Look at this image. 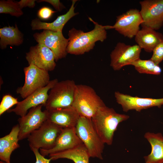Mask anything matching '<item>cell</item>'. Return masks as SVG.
Here are the masks:
<instances>
[{
    "label": "cell",
    "mask_w": 163,
    "mask_h": 163,
    "mask_svg": "<svg viewBox=\"0 0 163 163\" xmlns=\"http://www.w3.org/2000/svg\"><path fill=\"white\" fill-rule=\"evenodd\" d=\"M34 152L36 158L35 163H50L51 159L45 158L39 152V150L34 148H30Z\"/></svg>",
    "instance_id": "29"
},
{
    "label": "cell",
    "mask_w": 163,
    "mask_h": 163,
    "mask_svg": "<svg viewBox=\"0 0 163 163\" xmlns=\"http://www.w3.org/2000/svg\"><path fill=\"white\" fill-rule=\"evenodd\" d=\"M62 129L47 120L27 138L30 148L38 150L52 149Z\"/></svg>",
    "instance_id": "7"
},
{
    "label": "cell",
    "mask_w": 163,
    "mask_h": 163,
    "mask_svg": "<svg viewBox=\"0 0 163 163\" xmlns=\"http://www.w3.org/2000/svg\"><path fill=\"white\" fill-rule=\"evenodd\" d=\"M25 58L29 65L33 64L48 72L53 70L56 66L53 53L42 44L38 43L30 47L29 52L26 53Z\"/></svg>",
    "instance_id": "14"
},
{
    "label": "cell",
    "mask_w": 163,
    "mask_h": 163,
    "mask_svg": "<svg viewBox=\"0 0 163 163\" xmlns=\"http://www.w3.org/2000/svg\"><path fill=\"white\" fill-rule=\"evenodd\" d=\"M58 82L57 79L50 80L45 87L34 91L24 99L19 101L14 108L10 109L8 113L13 112L21 117L25 115L28 110L40 105L44 106L48 97V91Z\"/></svg>",
    "instance_id": "13"
},
{
    "label": "cell",
    "mask_w": 163,
    "mask_h": 163,
    "mask_svg": "<svg viewBox=\"0 0 163 163\" xmlns=\"http://www.w3.org/2000/svg\"><path fill=\"white\" fill-rule=\"evenodd\" d=\"M129 117L128 115L117 113L113 108L105 105L100 108L91 119L102 141L104 144L110 145L119 124Z\"/></svg>",
    "instance_id": "2"
},
{
    "label": "cell",
    "mask_w": 163,
    "mask_h": 163,
    "mask_svg": "<svg viewBox=\"0 0 163 163\" xmlns=\"http://www.w3.org/2000/svg\"><path fill=\"white\" fill-rule=\"evenodd\" d=\"M25 81L23 86L18 88L16 92L23 98L47 85L50 82L48 71L30 64L24 68Z\"/></svg>",
    "instance_id": "6"
},
{
    "label": "cell",
    "mask_w": 163,
    "mask_h": 163,
    "mask_svg": "<svg viewBox=\"0 0 163 163\" xmlns=\"http://www.w3.org/2000/svg\"><path fill=\"white\" fill-rule=\"evenodd\" d=\"M35 0H21L18 2L20 8L22 9L23 8L28 7L30 8H34L35 6Z\"/></svg>",
    "instance_id": "31"
},
{
    "label": "cell",
    "mask_w": 163,
    "mask_h": 163,
    "mask_svg": "<svg viewBox=\"0 0 163 163\" xmlns=\"http://www.w3.org/2000/svg\"><path fill=\"white\" fill-rule=\"evenodd\" d=\"M152 52L153 54L150 59L159 65L163 60V41L155 47Z\"/></svg>",
    "instance_id": "27"
},
{
    "label": "cell",
    "mask_w": 163,
    "mask_h": 163,
    "mask_svg": "<svg viewBox=\"0 0 163 163\" xmlns=\"http://www.w3.org/2000/svg\"><path fill=\"white\" fill-rule=\"evenodd\" d=\"M38 43L43 44L50 49L54 54L56 62L66 56V48L69 40L63 36L62 31L55 32L43 30L33 35Z\"/></svg>",
    "instance_id": "9"
},
{
    "label": "cell",
    "mask_w": 163,
    "mask_h": 163,
    "mask_svg": "<svg viewBox=\"0 0 163 163\" xmlns=\"http://www.w3.org/2000/svg\"><path fill=\"white\" fill-rule=\"evenodd\" d=\"M48 111L47 120L62 128L75 127L80 117L72 107Z\"/></svg>",
    "instance_id": "17"
},
{
    "label": "cell",
    "mask_w": 163,
    "mask_h": 163,
    "mask_svg": "<svg viewBox=\"0 0 163 163\" xmlns=\"http://www.w3.org/2000/svg\"><path fill=\"white\" fill-rule=\"evenodd\" d=\"M0 47L3 50L8 45L18 46L23 42V34L16 24L15 27L9 26L0 29Z\"/></svg>",
    "instance_id": "23"
},
{
    "label": "cell",
    "mask_w": 163,
    "mask_h": 163,
    "mask_svg": "<svg viewBox=\"0 0 163 163\" xmlns=\"http://www.w3.org/2000/svg\"><path fill=\"white\" fill-rule=\"evenodd\" d=\"M143 20L142 27L156 30L163 25V0H145L139 2Z\"/></svg>",
    "instance_id": "11"
},
{
    "label": "cell",
    "mask_w": 163,
    "mask_h": 163,
    "mask_svg": "<svg viewBox=\"0 0 163 163\" xmlns=\"http://www.w3.org/2000/svg\"><path fill=\"white\" fill-rule=\"evenodd\" d=\"M131 65L133 66L140 73L159 75L161 72L159 65L150 59L142 60L139 58L132 62Z\"/></svg>",
    "instance_id": "24"
},
{
    "label": "cell",
    "mask_w": 163,
    "mask_h": 163,
    "mask_svg": "<svg viewBox=\"0 0 163 163\" xmlns=\"http://www.w3.org/2000/svg\"></svg>",
    "instance_id": "33"
},
{
    "label": "cell",
    "mask_w": 163,
    "mask_h": 163,
    "mask_svg": "<svg viewBox=\"0 0 163 163\" xmlns=\"http://www.w3.org/2000/svg\"><path fill=\"white\" fill-rule=\"evenodd\" d=\"M114 96L117 102L121 105L125 112L132 110L140 112L153 107L160 108L163 106V98L155 99L133 97L118 91L115 92Z\"/></svg>",
    "instance_id": "15"
},
{
    "label": "cell",
    "mask_w": 163,
    "mask_h": 163,
    "mask_svg": "<svg viewBox=\"0 0 163 163\" xmlns=\"http://www.w3.org/2000/svg\"><path fill=\"white\" fill-rule=\"evenodd\" d=\"M37 2H48L51 4L56 11H61L65 8L64 6L60 2L59 0H37Z\"/></svg>",
    "instance_id": "30"
},
{
    "label": "cell",
    "mask_w": 163,
    "mask_h": 163,
    "mask_svg": "<svg viewBox=\"0 0 163 163\" xmlns=\"http://www.w3.org/2000/svg\"><path fill=\"white\" fill-rule=\"evenodd\" d=\"M76 85L73 80L57 82L50 90L44 106L46 109L49 111L72 107Z\"/></svg>",
    "instance_id": "5"
},
{
    "label": "cell",
    "mask_w": 163,
    "mask_h": 163,
    "mask_svg": "<svg viewBox=\"0 0 163 163\" xmlns=\"http://www.w3.org/2000/svg\"><path fill=\"white\" fill-rule=\"evenodd\" d=\"M150 144L151 151L144 156L145 163H163V136L161 133L147 132L144 135Z\"/></svg>",
    "instance_id": "21"
},
{
    "label": "cell",
    "mask_w": 163,
    "mask_h": 163,
    "mask_svg": "<svg viewBox=\"0 0 163 163\" xmlns=\"http://www.w3.org/2000/svg\"><path fill=\"white\" fill-rule=\"evenodd\" d=\"M89 19L94 24V29L91 31L85 32L74 28L69 30L67 53L82 55L92 50L97 41L102 42L106 39L107 33L104 26L99 24L91 18Z\"/></svg>",
    "instance_id": "1"
},
{
    "label": "cell",
    "mask_w": 163,
    "mask_h": 163,
    "mask_svg": "<svg viewBox=\"0 0 163 163\" xmlns=\"http://www.w3.org/2000/svg\"><path fill=\"white\" fill-rule=\"evenodd\" d=\"M143 23L140 11L130 9L117 17L115 24L112 26H104L106 30L114 29L120 34L130 39L135 37Z\"/></svg>",
    "instance_id": "8"
},
{
    "label": "cell",
    "mask_w": 163,
    "mask_h": 163,
    "mask_svg": "<svg viewBox=\"0 0 163 163\" xmlns=\"http://www.w3.org/2000/svg\"><path fill=\"white\" fill-rule=\"evenodd\" d=\"M82 143L76 133L75 127L62 128L54 147L49 150L40 149V153L45 157L73 148Z\"/></svg>",
    "instance_id": "16"
},
{
    "label": "cell",
    "mask_w": 163,
    "mask_h": 163,
    "mask_svg": "<svg viewBox=\"0 0 163 163\" xmlns=\"http://www.w3.org/2000/svg\"><path fill=\"white\" fill-rule=\"evenodd\" d=\"M105 104L91 87L77 85L72 107L80 116L91 119L98 110Z\"/></svg>",
    "instance_id": "3"
},
{
    "label": "cell",
    "mask_w": 163,
    "mask_h": 163,
    "mask_svg": "<svg viewBox=\"0 0 163 163\" xmlns=\"http://www.w3.org/2000/svg\"><path fill=\"white\" fill-rule=\"evenodd\" d=\"M0 13L9 14L17 17L21 16L23 14L18 1L11 0H0Z\"/></svg>",
    "instance_id": "25"
},
{
    "label": "cell",
    "mask_w": 163,
    "mask_h": 163,
    "mask_svg": "<svg viewBox=\"0 0 163 163\" xmlns=\"http://www.w3.org/2000/svg\"><path fill=\"white\" fill-rule=\"evenodd\" d=\"M142 49L137 44L133 46L119 42L110 54V66L115 71L131 64L140 58Z\"/></svg>",
    "instance_id": "12"
},
{
    "label": "cell",
    "mask_w": 163,
    "mask_h": 163,
    "mask_svg": "<svg viewBox=\"0 0 163 163\" xmlns=\"http://www.w3.org/2000/svg\"><path fill=\"white\" fill-rule=\"evenodd\" d=\"M19 127L14 126L8 134L0 139V159L7 163H11V156L15 150L20 147L18 143Z\"/></svg>",
    "instance_id": "20"
},
{
    "label": "cell",
    "mask_w": 163,
    "mask_h": 163,
    "mask_svg": "<svg viewBox=\"0 0 163 163\" xmlns=\"http://www.w3.org/2000/svg\"><path fill=\"white\" fill-rule=\"evenodd\" d=\"M77 0L72 1V5L69 10L65 14L58 16L56 19L51 23L42 22L38 18L33 20L30 26L32 30H47L55 32L62 31L67 22L78 13L75 12V5Z\"/></svg>",
    "instance_id": "18"
},
{
    "label": "cell",
    "mask_w": 163,
    "mask_h": 163,
    "mask_svg": "<svg viewBox=\"0 0 163 163\" xmlns=\"http://www.w3.org/2000/svg\"><path fill=\"white\" fill-rule=\"evenodd\" d=\"M18 102L17 98L10 94H7L3 96L0 104V115L14 105H17Z\"/></svg>",
    "instance_id": "26"
},
{
    "label": "cell",
    "mask_w": 163,
    "mask_h": 163,
    "mask_svg": "<svg viewBox=\"0 0 163 163\" xmlns=\"http://www.w3.org/2000/svg\"><path fill=\"white\" fill-rule=\"evenodd\" d=\"M43 105L30 109L24 116L18 119L19 127V140L27 138L34 130L38 129L48 119V111H43Z\"/></svg>",
    "instance_id": "10"
},
{
    "label": "cell",
    "mask_w": 163,
    "mask_h": 163,
    "mask_svg": "<svg viewBox=\"0 0 163 163\" xmlns=\"http://www.w3.org/2000/svg\"><path fill=\"white\" fill-rule=\"evenodd\" d=\"M135 41L141 49L151 53L155 47L163 41V35L151 28L142 27L135 37Z\"/></svg>",
    "instance_id": "19"
},
{
    "label": "cell",
    "mask_w": 163,
    "mask_h": 163,
    "mask_svg": "<svg viewBox=\"0 0 163 163\" xmlns=\"http://www.w3.org/2000/svg\"><path fill=\"white\" fill-rule=\"evenodd\" d=\"M75 128L77 135L86 147L90 157L102 160L105 144L98 135L91 119L80 116Z\"/></svg>",
    "instance_id": "4"
},
{
    "label": "cell",
    "mask_w": 163,
    "mask_h": 163,
    "mask_svg": "<svg viewBox=\"0 0 163 163\" xmlns=\"http://www.w3.org/2000/svg\"><path fill=\"white\" fill-rule=\"evenodd\" d=\"M0 163H6V162L4 161H0Z\"/></svg>",
    "instance_id": "32"
},
{
    "label": "cell",
    "mask_w": 163,
    "mask_h": 163,
    "mask_svg": "<svg viewBox=\"0 0 163 163\" xmlns=\"http://www.w3.org/2000/svg\"><path fill=\"white\" fill-rule=\"evenodd\" d=\"M50 158L54 160L60 158H66L75 163H89L90 157L86 147L82 143L71 149L49 155Z\"/></svg>",
    "instance_id": "22"
},
{
    "label": "cell",
    "mask_w": 163,
    "mask_h": 163,
    "mask_svg": "<svg viewBox=\"0 0 163 163\" xmlns=\"http://www.w3.org/2000/svg\"><path fill=\"white\" fill-rule=\"evenodd\" d=\"M55 12L49 7H43L38 11L37 15L40 18L46 20L49 19Z\"/></svg>",
    "instance_id": "28"
}]
</instances>
